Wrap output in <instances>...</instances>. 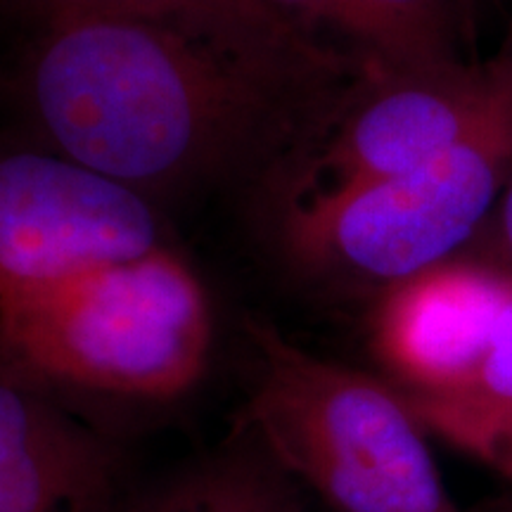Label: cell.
Listing matches in <instances>:
<instances>
[{
  "label": "cell",
  "mask_w": 512,
  "mask_h": 512,
  "mask_svg": "<svg viewBox=\"0 0 512 512\" xmlns=\"http://www.w3.org/2000/svg\"><path fill=\"white\" fill-rule=\"evenodd\" d=\"M12 88L48 150L147 197L285 174L347 93L306 91L174 29L112 17L36 27Z\"/></svg>",
  "instance_id": "cell-1"
},
{
  "label": "cell",
  "mask_w": 512,
  "mask_h": 512,
  "mask_svg": "<svg viewBox=\"0 0 512 512\" xmlns=\"http://www.w3.org/2000/svg\"><path fill=\"white\" fill-rule=\"evenodd\" d=\"M242 430L332 512H463L430 432L389 380L299 347L264 320Z\"/></svg>",
  "instance_id": "cell-2"
},
{
  "label": "cell",
  "mask_w": 512,
  "mask_h": 512,
  "mask_svg": "<svg viewBox=\"0 0 512 512\" xmlns=\"http://www.w3.org/2000/svg\"><path fill=\"white\" fill-rule=\"evenodd\" d=\"M211 342L209 294L169 245L0 306V366L46 389L174 401Z\"/></svg>",
  "instance_id": "cell-3"
},
{
  "label": "cell",
  "mask_w": 512,
  "mask_h": 512,
  "mask_svg": "<svg viewBox=\"0 0 512 512\" xmlns=\"http://www.w3.org/2000/svg\"><path fill=\"white\" fill-rule=\"evenodd\" d=\"M512 176V100L430 162L358 188L287 204L285 245L313 273L377 292L456 259Z\"/></svg>",
  "instance_id": "cell-4"
},
{
  "label": "cell",
  "mask_w": 512,
  "mask_h": 512,
  "mask_svg": "<svg viewBox=\"0 0 512 512\" xmlns=\"http://www.w3.org/2000/svg\"><path fill=\"white\" fill-rule=\"evenodd\" d=\"M512 100V57L363 74L285 169L287 202L399 176L451 150Z\"/></svg>",
  "instance_id": "cell-5"
},
{
  "label": "cell",
  "mask_w": 512,
  "mask_h": 512,
  "mask_svg": "<svg viewBox=\"0 0 512 512\" xmlns=\"http://www.w3.org/2000/svg\"><path fill=\"white\" fill-rule=\"evenodd\" d=\"M164 245L152 197L48 147L0 152V306Z\"/></svg>",
  "instance_id": "cell-6"
},
{
  "label": "cell",
  "mask_w": 512,
  "mask_h": 512,
  "mask_svg": "<svg viewBox=\"0 0 512 512\" xmlns=\"http://www.w3.org/2000/svg\"><path fill=\"white\" fill-rule=\"evenodd\" d=\"M512 302V275L460 254L377 292L370 347L406 394L451 396L482 361Z\"/></svg>",
  "instance_id": "cell-7"
},
{
  "label": "cell",
  "mask_w": 512,
  "mask_h": 512,
  "mask_svg": "<svg viewBox=\"0 0 512 512\" xmlns=\"http://www.w3.org/2000/svg\"><path fill=\"white\" fill-rule=\"evenodd\" d=\"M0 5L34 29L76 17L157 24L313 93L337 95L363 74L349 57L287 22L268 0H0Z\"/></svg>",
  "instance_id": "cell-8"
},
{
  "label": "cell",
  "mask_w": 512,
  "mask_h": 512,
  "mask_svg": "<svg viewBox=\"0 0 512 512\" xmlns=\"http://www.w3.org/2000/svg\"><path fill=\"white\" fill-rule=\"evenodd\" d=\"M117 479L110 441L0 366V512H110Z\"/></svg>",
  "instance_id": "cell-9"
},
{
  "label": "cell",
  "mask_w": 512,
  "mask_h": 512,
  "mask_svg": "<svg viewBox=\"0 0 512 512\" xmlns=\"http://www.w3.org/2000/svg\"><path fill=\"white\" fill-rule=\"evenodd\" d=\"M363 74L453 67L465 57L467 0H268Z\"/></svg>",
  "instance_id": "cell-10"
},
{
  "label": "cell",
  "mask_w": 512,
  "mask_h": 512,
  "mask_svg": "<svg viewBox=\"0 0 512 512\" xmlns=\"http://www.w3.org/2000/svg\"><path fill=\"white\" fill-rule=\"evenodd\" d=\"M133 512H304L302 489L242 430L238 444L183 472Z\"/></svg>",
  "instance_id": "cell-11"
},
{
  "label": "cell",
  "mask_w": 512,
  "mask_h": 512,
  "mask_svg": "<svg viewBox=\"0 0 512 512\" xmlns=\"http://www.w3.org/2000/svg\"><path fill=\"white\" fill-rule=\"evenodd\" d=\"M401 394L406 396L408 406L418 415L430 437L441 439L489 470L512 479V411L465 406V403L406 392Z\"/></svg>",
  "instance_id": "cell-12"
},
{
  "label": "cell",
  "mask_w": 512,
  "mask_h": 512,
  "mask_svg": "<svg viewBox=\"0 0 512 512\" xmlns=\"http://www.w3.org/2000/svg\"><path fill=\"white\" fill-rule=\"evenodd\" d=\"M432 399L512 411V302L503 311L482 361L470 375V380L463 384V389L451 396H432Z\"/></svg>",
  "instance_id": "cell-13"
},
{
  "label": "cell",
  "mask_w": 512,
  "mask_h": 512,
  "mask_svg": "<svg viewBox=\"0 0 512 512\" xmlns=\"http://www.w3.org/2000/svg\"><path fill=\"white\" fill-rule=\"evenodd\" d=\"M463 254L512 275V176L505 183L489 221L484 223Z\"/></svg>",
  "instance_id": "cell-14"
}]
</instances>
